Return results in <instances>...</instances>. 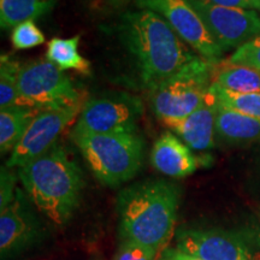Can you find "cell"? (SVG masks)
Wrapping results in <instances>:
<instances>
[{"mask_svg": "<svg viewBox=\"0 0 260 260\" xmlns=\"http://www.w3.org/2000/svg\"><path fill=\"white\" fill-rule=\"evenodd\" d=\"M118 30L149 92L197 57L168 22L151 10L125 12Z\"/></svg>", "mask_w": 260, "mask_h": 260, "instance_id": "cell-1", "label": "cell"}, {"mask_svg": "<svg viewBox=\"0 0 260 260\" xmlns=\"http://www.w3.org/2000/svg\"><path fill=\"white\" fill-rule=\"evenodd\" d=\"M178 205L180 189L170 182L145 181L125 188L117 200L123 239L162 252L174 235Z\"/></svg>", "mask_w": 260, "mask_h": 260, "instance_id": "cell-2", "label": "cell"}, {"mask_svg": "<svg viewBox=\"0 0 260 260\" xmlns=\"http://www.w3.org/2000/svg\"><path fill=\"white\" fill-rule=\"evenodd\" d=\"M17 175L39 211L57 225L67 223L79 206L83 175L63 146L57 144L18 168Z\"/></svg>", "mask_w": 260, "mask_h": 260, "instance_id": "cell-3", "label": "cell"}, {"mask_svg": "<svg viewBox=\"0 0 260 260\" xmlns=\"http://www.w3.org/2000/svg\"><path fill=\"white\" fill-rule=\"evenodd\" d=\"M98 180L110 187L132 180L142 167L145 142L136 133L71 134Z\"/></svg>", "mask_w": 260, "mask_h": 260, "instance_id": "cell-4", "label": "cell"}, {"mask_svg": "<svg viewBox=\"0 0 260 260\" xmlns=\"http://www.w3.org/2000/svg\"><path fill=\"white\" fill-rule=\"evenodd\" d=\"M216 64L197 56L170 79L151 90V106L160 122L183 118L210 94Z\"/></svg>", "mask_w": 260, "mask_h": 260, "instance_id": "cell-5", "label": "cell"}, {"mask_svg": "<svg viewBox=\"0 0 260 260\" xmlns=\"http://www.w3.org/2000/svg\"><path fill=\"white\" fill-rule=\"evenodd\" d=\"M18 105L39 111L60 110L82 103V95L68 75L48 60L22 65L17 83Z\"/></svg>", "mask_w": 260, "mask_h": 260, "instance_id": "cell-6", "label": "cell"}, {"mask_svg": "<svg viewBox=\"0 0 260 260\" xmlns=\"http://www.w3.org/2000/svg\"><path fill=\"white\" fill-rule=\"evenodd\" d=\"M144 115V104L128 93H104L83 103L71 134L136 133Z\"/></svg>", "mask_w": 260, "mask_h": 260, "instance_id": "cell-7", "label": "cell"}, {"mask_svg": "<svg viewBox=\"0 0 260 260\" xmlns=\"http://www.w3.org/2000/svg\"><path fill=\"white\" fill-rule=\"evenodd\" d=\"M188 3L223 52L240 48L260 35V16L254 10L217 5L210 0H188Z\"/></svg>", "mask_w": 260, "mask_h": 260, "instance_id": "cell-8", "label": "cell"}, {"mask_svg": "<svg viewBox=\"0 0 260 260\" xmlns=\"http://www.w3.org/2000/svg\"><path fill=\"white\" fill-rule=\"evenodd\" d=\"M135 5L140 10H151L164 18L198 56L212 64H219L223 51L211 38L188 0H135Z\"/></svg>", "mask_w": 260, "mask_h": 260, "instance_id": "cell-9", "label": "cell"}, {"mask_svg": "<svg viewBox=\"0 0 260 260\" xmlns=\"http://www.w3.org/2000/svg\"><path fill=\"white\" fill-rule=\"evenodd\" d=\"M83 103L60 110L39 112L23 138L11 152L6 167L22 168L54 147L64 130L80 116Z\"/></svg>", "mask_w": 260, "mask_h": 260, "instance_id": "cell-10", "label": "cell"}, {"mask_svg": "<svg viewBox=\"0 0 260 260\" xmlns=\"http://www.w3.org/2000/svg\"><path fill=\"white\" fill-rule=\"evenodd\" d=\"M176 248L203 260H253L249 247L237 235L217 230H184Z\"/></svg>", "mask_w": 260, "mask_h": 260, "instance_id": "cell-11", "label": "cell"}, {"mask_svg": "<svg viewBox=\"0 0 260 260\" xmlns=\"http://www.w3.org/2000/svg\"><path fill=\"white\" fill-rule=\"evenodd\" d=\"M218 103L211 92L195 111L183 118L167 119L161 123L174 132L181 141L194 151H209L214 146L216 113Z\"/></svg>", "mask_w": 260, "mask_h": 260, "instance_id": "cell-12", "label": "cell"}, {"mask_svg": "<svg viewBox=\"0 0 260 260\" xmlns=\"http://www.w3.org/2000/svg\"><path fill=\"white\" fill-rule=\"evenodd\" d=\"M151 162L159 172L169 177L189 176L198 169V161L190 148L172 133H164L153 145Z\"/></svg>", "mask_w": 260, "mask_h": 260, "instance_id": "cell-13", "label": "cell"}, {"mask_svg": "<svg viewBox=\"0 0 260 260\" xmlns=\"http://www.w3.org/2000/svg\"><path fill=\"white\" fill-rule=\"evenodd\" d=\"M34 235L32 219L22 204L15 200L0 212V251L9 254L27 245Z\"/></svg>", "mask_w": 260, "mask_h": 260, "instance_id": "cell-14", "label": "cell"}, {"mask_svg": "<svg viewBox=\"0 0 260 260\" xmlns=\"http://www.w3.org/2000/svg\"><path fill=\"white\" fill-rule=\"evenodd\" d=\"M216 135L229 144H249L260 140V119L218 104Z\"/></svg>", "mask_w": 260, "mask_h": 260, "instance_id": "cell-15", "label": "cell"}, {"mask_svg": "<svg viewBox=\"0 0 260 260\" xmlns=\"http://www.w3.org/2000/svg\"><path fill=\"white\" fill-rule=\"evenodd\" d=\"M40 112L25 105H12L0 110V151L2 154L14 151L29 125Z\"/></svg>", "mask_w": 260, "mask_h": 260, "instance_id": "cell-16", "label": "cell"}, {"mask_svg": "<svg viewBox=\"0 0 260 260\" xmlns=\"http://www.w3.org/2000/svg\"><path fill=\"white\" fill-rule=\"evenodd\" d=\"M212 84L230 92L260 94V73L245 65L225 61L214 69Z\"/></svg>", "mask_w": 260, "mask_h": 260, "instance_id": "cell-17", "label": "cell"}, {"mask_svg": "<svg viewBox=\"0 0 260 260\" xmlns=\"http://www.w3.org/2000/svg\"><path fill=\"white\" fill-rule=\"evenodd\" d=\"M58 0H0L2 29H14L27 21L42 17L57 4Z\"/></svg>", "mask_w": 260, "mask_h": 260, "instance_id": "cell-18", "label": "cell"}, {"mask_svg": "<svg viewBox=\"0 0 260 260\" xmlns=\"http://www.w3.org/2000/svg\"><path fill=\"white\" fill-rule=\"evenodd\" d=\"M80 35L61 39L53 38L47 44V60L57 65L60 70H75L89 75L90 63L79 52Z\"/></svg>", "mask_w": 260, "mask_h": 260, "instance_id": "cell-19", "label": "cell"}, {"mask_svg": "<svg viewBox=\"0 0 260 260\" xmlns=\"http://www.w3.org/2000/svg\"><path fill=\"white\" fill-rule=\"evenodd\" d=\"M22 65L8 54H3L0 60V107H9L18 104L17 83Z\"/></svg>", "mask_w": 260, "mask_h": 260, "instance_id": "cell-20", "label": "cell"}, {"mask_svg": "<svg viewBox=\"0 0 260 260\" xmlns=\"http://www.w3.org/2000/svg\"><path fill=\"white\" fill-rule=\"evenodd\" d=\"M211 92L216 96L219 105L260 119V94L230 92V90L220 88L216 84L211 86Z\"/></svg>", "mask_w": 260, "mask_h": 260, "instance_id": "cell-21", "label": "cell"}, {"mask_svg": "<svg viewBox=\"0 0 260 260\" xmlns=\"http://www.w3.org/2000/svg\"><path fill=\"white\" fill-rule=\"evenodd\" d=\"M11 42L16 50H29L45 42V35L34 21H27L12 29Z\"/></svg>", "mask_w": 260, "mask_h": 260, "instance_id": "cell-22", "label": "cell"}, {"mask_svg": "<svg viewBox=\"0 0 260 260\" xmlns=\"http://www.w3.org/2000/svg\"><path fill=\"white\" fill-rule=\"evenodd\" d=\"M226 61L232 64L245 65L260 73V35L237 48Z\"/></svg>", "mask_w": 260, "mask_h": 260, "instance_id": "cell-23", "label": "cell"}, {"mask_svg": "<svg viewBox=\"0 0 260 260\" xmlns=\"http://www.w3.org/2000/svg\"><path fill=\"white\" fill-rule=\"evenodd\" d=\"M159 253L152 248L133 240H123L115 260H158Z\"/></svg>", "mask_w": 260, "mask_h": 260, "instance_id": "cell-24", "label": "cell"}, {"mask_svg": "<svg viewBox=\"0 0 260 260\" xmlns=\"http://www.w3.org/2000/svg\"><path fill=\"white\" fill-rule=\"evenodd\" d=\"M0 182V210H3L15 200L16 176L10 171V168H2Z\"/></svg>", "mask_w": 260, "mask_h": 260, "instance_id": "cell-25", "label": "cell"}, {"mask_svg": "<svg viewBox=\"0 0 260 260\" xmlns=\"http://www.w3.org/2000/svg\"><path fill=\"white\" fill-rule=\"evenodd\" d=\"M211 3L229 8H239L246 10H259L260 11V0H210Z\"/></svg>", "mask_w": 260, "mask_h": 260, "instance_id": "cell-26", "label": "cell"}, {"mask_svg": "<svg viewBox=\"0 0 260 260\" xmlns=\"http://www.w3.org/2000/svg\"><path fill=\"white\" fill-rule=\"evenodd\" d=\"M160 260H203L188 253L180 251L178 248H167L161 252Z\"/></svg>", "mask_w": 260, "mask_h": 260, "instance_id": "cell-27", "label": "cell"}]
</instances>
